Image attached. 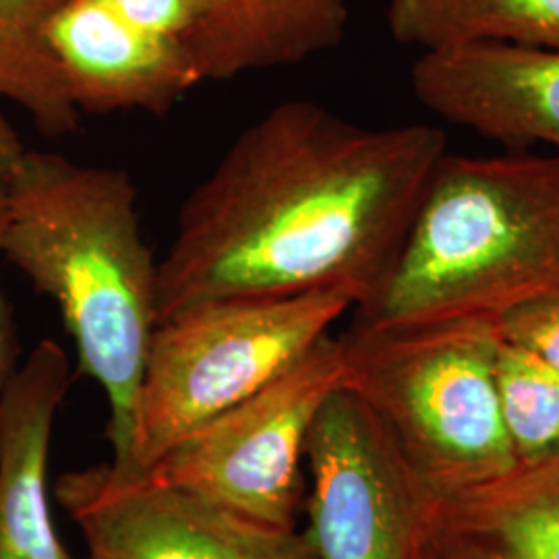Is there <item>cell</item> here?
<instances>
[{
	"label": "cell",
	"instance_id": "cell-7",
	"mask_svg": "<svg viewBox=\"0 0 559 559\" xmlns=\"http://www.w3.org/2000/svg\"><path fill=\"white\" fill-rule=\"evenodd\" d=\"M305 535L316 559H406L427 487L378 415L340 385L313 420Z\"/></svg>",
	"mask_w": 559,
	"mask_h": 559
},
{
	"label": "cell",
	"instance_id": "cell-14",
	"mask_svg": "<svg viewBox=\"0 0 559 559\" xmlns=\"http://www.w3.org/2000/svg\"><path fill=\"white\" fill-rule=\"evenodd\" d=\"M62 2L0 0V98L15 102L50 138L80 127V110L46 40V25Z\"/></svg>",
	"mask_w": 559,
	"mask_h": 559
},
{
	"label": "cell",
	"instance_id": "cell-8",
	"mask_svg": "<svg viewBox=\"0 0 559 559\" xmlns=\"http://www.w3.org/2000/svg\"><path fill=\"white\" fill-rule=\"evenodd\" d=\"M52 493L87 559H316L305 531L265 526L110 462L62 473Z\"/></svg>",
	"mask_w": 559,
	"mask_h": 559
},
{
	"label": "cell",
	"instance_id": "cell-11",
	"mask_svg": "<svg viewBox=\"0 0 559 559\" xmlns=\"http://www.w3.org/2000/svg\"><path fill=\"white\" fill-rule=\"evenodd\" d=\"M71 362L41 340L0 396V559H75L52 519L48 462Z\"/></svg>",
	"mask_w": 559,
	"mask_h": 559
},
{
	"label": "cell",
	"instance_id": "cell-1",
	"mask_svg": "<svg viewBox=\"0 0 559 559\" xmlns=\"http://www.w3.org/2000/svg\"><path fill=\"white\" fill-rule=\"evenodd\" d=\"M448 154L440 127H365L311 100L240 131L180 205L158 261V321L210 300L338 290L365 309L390 278Z\"/></svg>",
	"mask_w": 559,
	"mask_h": 559
},
{
	"label": "cell",
	"instance_id": "cell-19",
	"mask_svg": "<svg viewBox=\"0 0 559 559\" xmlns=\"http://www.w3.org/2000/svg\"><path fill=\"white\" fill-rule=\"evenodd\" d=\"M501 338L526 348L559 373V297L522 305L500 320Z\"/></svg>",
	"mask_w": 559,
	"mask_h": 559
},
{
	"label": "cell",
	"instance_id": "cell-6",
	"mask_svg": "<svg viewBox=\"0 0 559 559\" xmlns=\"http://www.w3.org/2000/svg\"><path fill=\"white\" fill-rule=\"evenodd\" d=\"M340 385L338 336L328 334L288 371L180 438L141 475L265 526L295 531L307 436Z\"/></svg>",
	"mask_w": 559,
	"mask_h": 559
},
{
	"label": "cell",
	"instance_id": "cell-9",
	"mask_svg": "<svg viewBox=\"0 0 559 559\" xmlns=\"http://www.w3.org/2000/svg\"><path fill=\"white\" fill-rule=\"evenodd\" d=\"M411 85L438 119L516 152L545 145L559 156V50L493 41L425 50Z\"/></svg>",
	"mask_w": 559,
	"mask_h": 559
},
{
	"label": "cell",
	"instance_id": "cell-18",
	"mask_svg": "<svg viewBox=\"0 0 559 559\" xmlns=\"http://www.w3.org/2000/svg\"><path fill=\"white\" fill-rule=\"evenodd\" d=\"M122 20L187 48L200 29L203 0H98Z\"/></svg>",
	"mask_w": 559,
	"mask_h": 559
},
{
	"label": "cell",
	"instance_id": "cell-16",
	"mask_svg": "<svg viewBox=\"0 0 559 559\" xmlns=\"http://www.w3.org/2000/svg\"><path fill=\"white\" fill-rule=\"evenodd\" d=\"M496 388L503 427L519 462L559 454V373L537 355L501 338Z\"/></svg>",
	"mask_w": 559,
	"mask_h": 559
},
{
	"label": "cell",
	"instance_id": "cell-13",
	"mask_svg": "<svg viewBox=\"0 0 559 559\" xmlns=\"http://www.w3.org/2000/svg\"><path fill=\"white\" fill-rule=\"evenodd\" d=\"M388 29L423 52L475 41L559 50V0H390Z\"/></svg>",
	"mask_w": 559,
	"mask_h": 559
},
{
	"label": "cell",
	"instance_id": "cell-21",
	"mask_svg": "<svg viewBox=\"0 0 559 559\" xmlns=\"http://www.w3.org/2000/svg\"><path fill=\"white\" fill-rule=\"evenodd\" d=\"M23 143H21L17 131L11 127V122L2 115L0 110V164L9 166L23 152Z\"/></svg>",
	"mask_w": 559,
	"mask_h": 559
},
{
	"label": "cell",
	"instance_id": "cell-17",
	"mask_svg": "<svg viewBox=\"0 0 559 559\" xmlns=\"http://www.w3.org/2000/svg\"><path fill=\"white\" fill-rule=\"evenodd\" d=\"M406 559H512L487 526L454 501L427 491Z\"/></svg>",
	"mask_w": 559,
	"mask_h": 559
},
{
	"label": "cell",
	"instance_id": "cell-15",
	"mask_svg": "<svg viewBox=\"0 0 559 559\" xmlns=\"http://www.w3.org/2000/svg\"><path fill=\"white\" fill-rule=\"evenodd\" d=\"M443 498L487 526L512 559H559V454Z\"/></svg>",
	"mask_w": 559,
	"mask_h": 559
},
{
	"label": "cell",
	"instance_id": "cell-2",
	"mask_svg": "<svg viewBox=\"0 0 559 559\" xmlns=\"http://www.w3.org/2000/svg\"><path fill=\"white\" fill-rule=\"evenodd\" d=\"M2 258L57 302L80 373L108 402L110 464L129 468L141 380L158 325V261L129 173L23 150L4 168Z\"/></svg>",
	"mask_w": 559,
	"mask_h": 559
},
{
	"label": "cell",
	"instance_id": "cell-22",
	"mask_svg": "<svg viewBox=\"0 0 559 559\" xmlns=\"http://www.w3.org/2000/svg\"><path fill=\"white\" fill-rule=\"evenodd\" d=\"M83 559H87V558H83Z\"/></svg>",
	"mask_w": 559,
	"mask_h": 559
},
{
	"label": "cell",
	"instance_id": "cell-5",
	"mask_svg": "<svg viewBox=\"0 0 559 559\" xmlns=\"http://www.w3.org/2000/svg\"><path fill=\"white\" fill-rule=\"evenodd\" d=\"M350 309L348 295L318 290L210 300L158 321L141 380L129 468L120 473H145L180 438L258 394Z\"/></svg>",
	"mask_w": 559,
	"mask_h": 559
},
{
	"label": "cell",
	"instance_id": "cell-10",
	"mask_svg": "<svg viewBox=\"0 0 559 559\" xmlns=\"http://www.w3.org/2000/svg\"><path fill=\"white\" fill-rule=\"evenodd\" d=\"M46 40L80 112L164 115L203 81L182 41L138 27L98 0H64Z\"/></svg>",
	"mask_w": 559,
	"mask_h": 559
},
{
	"label": "cell",
	"instance_id": "cell-12",
	"mask_svg": "<svg viewBox=\"0 0 559 559\" xmlns=\"http://www.w3.org/2000/svg\"><path fill=\"white\" fill-rule=\"evenodd\" d=\"M348 15V0H203L189 52L201 80H233L336 48Z\"/></svg>",
	"mask_w": 559,
	"mask_h": 559
},
{
	"label": "cell",
	"instance_id": "cell-20",
	"mask_svg": "<svg viewBox=\"0 0 559 559\" xmlns=\"http://www.w3.org/2000/svg\"><path fill=\"white\" fill-rule=\"evenodd\" d=\"M4 168L0 164V255H2V239H4V228H7V179H4ZM17 334H15V323H13V313L7 299L0 293V396L7 388V383L15 376L17 371Z\"/></svg>",
	"mask_w": 559,
	"mask_h": 559
},
{
	"label": "cell",
	"instance_id": "cell-3",
	"mask_svg": "<svg viewBox=\"0 0 559 559\" xmlns=\"http://www.w3.org/2000/svg\"><path fill=\"white\" fill-rule=\"evenodd\" d=\"M559 297V156L445 154L399 261L357 320L489 318Z\"/></svg>",
	"mask_w": 559,
	"mask_h": 559
},
{
	"label": "cell",
	"instance_id": "cell-4",
	"mask_svg": "<svg viewBox=\"0 0 559 559\" xmlns=\"http://www.w3.org/2000/svg\"><path fill=\"white\" fill-rule=\"evenodd\" d=\"M338 342L342 385L378 415L431 493H456L519 464L496 388L500 321L355 320Z\"/></svg>",
	"mask_w": 559,
	"mask_h": 559
}]
</instances>
